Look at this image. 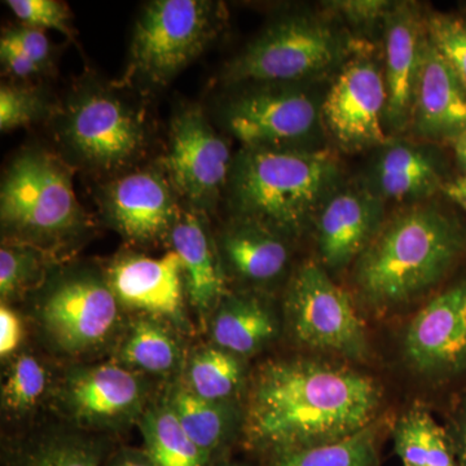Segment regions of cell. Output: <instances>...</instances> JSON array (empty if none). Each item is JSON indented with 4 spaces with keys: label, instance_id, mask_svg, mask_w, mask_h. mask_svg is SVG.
Instances as JSON below:
<instances>
[{
    "label": "cell",
    "instance_id": "1",
    "mask_svg": "<svg viewBox=\"0 0 466 466\" xmlns=\"http://www.w3.org/2000/svg\"><path fill=\"white\" fill-rule=\"evenodd\" d=\"M381 391L370 377L317 360L263 368L251 386L242 434L267 461L343 440L370 426Z\"/></svg>",
    "mask_w": 466,
    "mask_h": 466
},
{
    "label": "cell",
    "instance_id": "2",
    "mask_svg": "<svg viewBox=\"0 0 466 466\" xmlns=\"http://www.w3.org/2000/svg\"><path fill=\"white\" fill-rule=\"evenodd\" d=\"M465 249L458 220L434 205H412L385 220L359 257L355 285L377 308L403 305L440 283Z\"/></svg>",
    "mask_w": 466,
    "mask_h": 466
},
{
    "label": "cell",
    "instance_id": "3",
    "mask_svg": "<svg viewBox=\"0 0 466 466\" xmlns=\"http://www.w3.org/2000/svg\"><path fill=\"white\" fill-rule=\"evenodd\" d=\"M339 177V158L328 149L242 148L229 175V202L238 220L297 238L315 225Z\"/></svg>",
    "mask_w": 466,
    "mask_h": 466
},
{
    "label": "cell",
    "instance_id": "4",
    "mask_svg": "<svg viewBox=\"0 0 466 466\" xmlns=\"http://www.w3.org/2000/svg\"><path fill=\"white\" fill-rule=\"evenodd\" d=\"M330 14L279 18L227 66L225 81L293 85L339 72L361 45Z\"/></svg>",
    "mask_w": 466,
    "mask_h": 466
},
{
    "label": "cell",
    "instance_id": "5",
    "mask_svg": "<svg viewBox=\"0 0 466 466\" xmlns=\"http://www.w3.org/2000/svg\"><path fill=\"white\" fill-rule=\"evenodd\" d=\"M8 232L29 241L60 240L84 223L69 170L42 150H27L9 167L0 192Z\"/></svg>",
    "mask_w": 466,
    "mask_h": 466
},
{
    "label": "cell",
    "instance_id": "6",
    "mask_svg": "<svg viewBox=\"0 0 466 466\" xmlns=\"http://www.w3.org/2000/svg\"><path fill=\"white\" fill-rule=\"evenodd\" d=\"M220 18L210 2H150L135 26L128 72L147 84H168L213 41Z\"/></svg>",
    "mask_w": 466,
    "mask_h": 466
},
{
    "label": "cell",
    "instance_id": "7",
    "mask_svg": "<svg viewBox=\"0 0 466 466\" xmlns=\"http://www.w3.org/2000/svg\"><path fill=\"white\" fill-rule=\"evenodd\" d=\"M288 323L294 339L309 348L350 359L368 354L366 327L351 297L320 263H305L287 293Z\"/></svg>",
    "mask_w": 466,
    "mask_h": 466
},
{
    "label": "cell",
    "instance_id": "8",
    "mask_svg": "<svg viewBox=\"0 0 466 466\" xmlns=\"http://www.w3.org/2000/svg\"><path fill=\"white\" fill-rule=\"evenodd\" d=\"M321 104L296 86L271 85L232 100L225 121L244 148L319 149L324 130Z\"/></svg>",
    "mask_w": 466,
    "mask_h": 466
},
{
    "label": "cell",
    "instance_id": "9",
    "mask_svg": "<svg viewBox=\"0 0 466 466\" xmlns=\"http://www.w3.org/2000/svg\"><path fill=\"white\" fill-rule=\"evenodd\" d=\"M386 103L382 66L361 43L325 95L324 130L346 152L380 148L390 140L385 128Z\"/></svg>",
    "mask_w": 466,
    "mask_h": 466
},
{
    "label": "cell",
    "instance_id": "10",
    "mask_svg": "<svg viewBox=\"0 0 466 466\" xmlns=\"http://www.w3.org/2000/svg\"><path fill=\"white\" fill-rule=\"evenodd\" d=\"M61 135L67 148L96 170L127 167L147 146L140 113L103 91L86 92L70 104Z\"/></svg>",
    "mask_w": 466,
    "mask_h": 466
},
{
    "label": "cell",
    "instance_id": "11",
    "mask_svg": "<svg viewBox=\"0 0 466 466\" xmlns=\"http://www.w3.org/2000/svg\"><path fill=\"white\" fill-rule=\"evenodd\" d=\"M119 306L108 280L90 274L73 275L48 290L41 306V321L58 349L82 354L115 333Z\"/></svg>",
    "mask_w": 466,
    "mask_h": 466
},
{
    "label": "cell",
    "instance_id": "12",
    "mask_svg": "<svg viewBox=\"0 0 466 466\" xmlns=\"http://www.w3.org/2000/svg\"><path fill=\"white\" fill-rule=\"evenodd\" d=\"M228 144L213 130L198 106L177 113L165 158L168 180L193 207L208 208L228 183L232 170Z\"/></svg>",
    "mask_w": 466,
    "mask_h": 466
},
{
    "label": "cell",
    "instance_id": "13",
    "mask_svg": "<svg viewBox=\"0 0 466 466\" xmlns=\"http://www.w3.org/2000/svg\"><path fill=\"white\" fill-rule=\"evenodd\" d=\"M404 355L422 376H452L465 370L466 280L417 312L404 336Z\"/></svg>",
    "mask_w": 466,
    "mask_h": 466
},
{
    "label": "cell",
    "instance_id": "14",
    "mask_svg": "<svg viewBox=\"0 0 466 466\" xmlns=\"http://www.w3.org/2000/svg\"><path fill=\"white\" fill-rule=\"evenodd\" d=\"M146 400L139 373L119 363L76 368L61 389L64 407L85 428H121L143 412Z\"/></svg>",
    "mask_w": 466,
    "mask_h": 466
},
{
    "label": "cell",
    "instance_id": "15",
    "mask_svg": "<svg viewBox=\"0 0 466 466\" xmlns=\"http://www.w3.org/2000/svg\"><path fill=\"white\" fill-rule=\"evenodd\" d=\"M426 39V17L413 2L394 3L382 29L385 76V128L401 134L410 128Z\"/></svg>",
    "mask_w": 466,
    "mask_h": 466
},
{
    "label": "cell",
    "instance_id": "16",
    "mask_svg": "<svg viewBox=\"0 0 466 466\" xmlns=\"http://www.w3.org/2000/svg\"><path fill=\"white\" fill-rule=\"evenodd\" d=\"M385 223V201L360 186L336 189L315 220L320 265L345 268L357 262Z\"/></svg>",
    "mask_w": 466,
    "mask_h": 466
},
{
    "label": "cell",
    "instance_id": "17",
    "mask_svg": "<svg viewBox=\"0 0 466 466\" xmlns=\"http://www.w3.org/2000/svg\"><path fill=\"white\" fill-rule=\"evenodd\" d=\"M174 191L171 183L155 171L125 175L106 189V214L127 240H158L173 231L180 216Z\"/></svg>",
    "mask_w": 466,
    "mask_h": 466
},
{
    "label": "cell",
    "instance_id": "18",
    "mask_svg": "<svg viewBox=\"0 0 466 466\" xmlns=\"http://www.w3.org/2000/svg\"><path fill=\"white\" fill-rule=\"evenodd\" d=\"M408 130L431 142H456L466 133V88L429 39Z\"/></svg>",
    "mask_w": 466,
    "mask_h": 466
},
{
    "label": "cell",
    "instance_id": "19",
    "mask_svg": "<svg viewBox=\"0 0 466 466\" xmlns=\"http://www.w3.org/2000/svg\"><path fill=\"white\" fill-rule=\"evenodd\" d=\"M108 283L121 306L152 317L177 319L182 315L186 281L177 251L161 258L122 257L110 267Z\"/></svg>",
    "mask_w": 466,
    "mask_h": 466
},
{
    "label": "cell",
    "instance_id": "20",
    "mask_svg": "<svg viewBox=\"0 0 466 466\" xmlns=\"http://www.w3.org/2000/svg\"><path fill=\"white\" fill-rule=\"evenodd\" d=\"M367 188L382 201H424L443 191L441 158L424 144L390 139L377 148Z\"/></svg>",
    "mask_w": 466,
    "mask_h": 466
},
{
    "label": "cell",
    "instance_id": "21",
    "mask_svg": "<svg viewBox=\"0 0 466 466\" xmlns=\"http://www.w3.org/2000/svg\"><path fill=\"white\" fill-rule=\"evenodd\" d=\"M170 238L174 251L182 259L189 299L198 311H210L222 302L225 276L200 217L195 213L180 214Z\"/></svg>",
    "mask_w": 466,
    "mask_h": 466
},
{
    "label": "cell",
    "instance_id": "22",
    "mask_svg": "<svg viewBox=\"0 0 466 466\" xmlns=\"http://www.w3.org/2000/svg\"><path fill=\"white\" fill-rule=\"evenodd\" d=\"M222 249L235 275L254 284L276 280L290 257L284 238L244 220H238L223 233Z\"/></svg>",
    "mask_w": 466,
    "mask_h": 466
},
{
    "label": "cell",
    "instance_id": "23",
    "mask_svg": "<svg viewBox=\"0 0 466 466\" xmlns=\"http://www.w3.org/2000/svg\"><path fill=\"white\" fill-rule=\"evenodd\" d=\"M276 332L278 324L271 309L253 296L222 299L211 325L216 346L238 358L258 352L275 339Z\"/></svg>",
    "mask_w": 466,
    "mask_h": 466
},
{
    "label": "cell",
    "instance_id": "24",
    "mask_svg": "<svg viewBox=\"0 0 466 466\" xmlns=\"http://www.w3.org/2000/svg\"><path fill=\"white\" fill-rule=\"evenodd\" d=\"M110 455L101 438L54 431L9 447L3 466H104Z\"/></svg>",
    "mask_w": 466,
    "mask_h": 466
},
{
    "label": "cell",
    "instance_id": "25",
    "mask_svg": "<svg viewBox=\"0 0 466 466\" xmlns=\"http://www.w3.org/2000/svg\"><path fill=\"white\" fill-rule=\"evenodd\" d=\"M168 404L186 433L213 462L227 459V444L235 426V415L228 401L202 400L183 383L171 392Z\"/></svg>",
    "mask_w": 466,
    "mask_h": 466
},
{
    "label": "cell",
    "instance_id": "26",
    "mask_svg": "<svg viewBox=\"0 0 466 466\" xmlns=\"http://www.w3.org/2000/svg\"><path fill=\"white\" fill-rule=\"evenodd\" d=\"M140 429L144 450L155 466H211L208 458L180 425L170 404L143 413Z\"/></svg>",
    "mask_w": 466,
    "mask_h": 466
},
{
    "label": "cell",
    "instance_id": "27",
    "mask_svg": "<svg viewBox=\"0 0 466 466\" xmlns=\"http://www.w3.org/2000/svg\"><path fill=\"white\" fill-rule=\"evenodd\" d=\"M394 441L403 466H460L450 434L422 408L401 417Z\"/></svg>",
    "mask_w": 466,
    "mask_h": 466
},
{
    "label": "cell",
    "instance_id": "28",
    "mask_svg": "<svg viewBox=\"0 0 466 466\" xmlns=\"http://www.w3.org/2000/svg\"><path fill=\"white\" fill-rule=\"evenodd\" d=\"M179 359V346L174 337L153 319L135 321L118 350L121 366L152 375L173 372Z\"/></svg>",
    "mask_w": 466,
    "mask_h": 466
},
{
    "label": "cell",
    "instance_id": "29",
    "mask_svg": "<svg viewBox=\"0 0 466 466\" xmlns=\"http://www.w3.org/2000/svg\"><path fill=\"white\" fill-rule=\"evenodd\" d=\"M266 466H379L377 433L368 426L343 440L284 453Z\"/></svg>",
    "mask_w": 466,
    "mask_h": 466
},
{
    "label": "cell",
    "instance_id": "30",
    "mask_svg": "<svg viewBox=\"0 0 466 466\" xmlns=\"http://www.w3.org/2000/svg\"><path fill=\"white\" fill-rule=\"evenodd\" d=\"M241 381L238 357L214 346L201 350L191 359L184 385L202 400L226 403L238 390Z\"/></svg>",
    "mask_w": 466,
    "mask_h": 466
},
{
    "label": "cell",
    "instance_id": "31",
    "mask_svg": "<svg viewBox=\"0 0 466 466\" xmlns=\"http://www.w3.org/2000/svg\"><path fill=\"white\" fill-rule=\"evenodd\" d=\"M48 375L39 359L23 354L12 361L2 388L3 406L15 415L32 410L47 390Z\"/></svg>",
    "mask_w": 466,
    "mask_h": 466
},
{
    "label": "cell",
    "instance_id": "32",
    "mask_svg": "<svg viewBox=\"0 0 466 466\" xmlns=\"http://www.w3.org/2000/svg\"><path fill=\"white\" fill-rule=\"evenodd\" d=\"M429 42L466 88V20L452 14L434 12L426 17Z\"/></svg>",
    "mask_w": 466,
    "mask_h": 466
},
{
    "label": "cell",
    "instance_id": "33",
    "mask_svg": "<svg viewBox=\"0 0 466 466\" xmlns=\"http://www.w3.org/2000/svg\"><path fill=\"white\" fill-rule=\"evenodd\" d=\"M38 253L32 245H3L0 250V296L3 300L17 296L41 275Z\"/></svg>",
    "mask_w": 466,
    "mask_h": 466
},
{
    "label": "cell",
    "instance_id": "34",
    "mask_svg": "<svg viewBox=\"0 0 466 466\" xmlns=\"http://www.w3.org/2000/svg\"><path fill=\"white\" fill-rule=\"evenodd\" d=\"M45 99L33 88L2 86L0 88V130H16L41 118Z\"/></svg>",
    "mask_w": 466,
    "mask_h": 466
},
{
    "label": "cell",
    "instance_id": "35",
    "mask_svg": "<svg viewBox=\"0 0 466 466\" xmlns=\"http://www.w3.org/2000/svg\"><path fill=\"white\" fill-rule=\"evenodd\" d=\"M394 3L386 0H339L327 3L325 8L339 18L343 26L354 27L359 33H372L385 25Z\"/></svg>",
    "mask_w": 466,
    "mask_h": 466
},
{
    "label": "cell",
    "instance_id": "36",
    "mask_svg": "<svg viewBox=\"0 0 466 466\" xmlns=\"http://www.w3.org/2000/svg\"><path fill=\"white\" fill-rule=\"evenodd\" d=\"M7 5L24 25L36 29H54L70 34L69 11L56 0H8Z\"/></svg>",
    "mask_w": 466,
    "mask_h": 466
},
{
    "label": "cell",
    "instance_id": "37",
    "mask_svg": "<svg viewBox=\"0 0 466 466\" xmlns=\"http://www.w3.org/2000/svg\"><path fill=\"white\" fill-rule=\"evenodd\" d=\"M2 39L11 43L12 46L25 54L30 60L38 64L42 69L47 66L51 54V45L47 36H46L45 30L24 25L9 30L2 36Z\"/></svg>",
    "mask_w": 466,
    "mask_h": 466
},
{
    "label": "cell",
    "instance_id": "38",
    "mask_svg": "<svg viewBox=\"0 0 466 466\" xmlns=\"http://www.w3.org/2000/svg\"><path fill=\"white\" fill-rule=\"evenodd\" d=\"M23 337L24 327L20 317L8 306L2 305L0 308V357L5 359L15 354L20 348Z\"/></svg>",
    "mask_w": 466,
    "mask_h": 466
},
{
    "label": "cell",
    "instance_id": "39",
    "mask_svg": "<svg viewBox=\"0 0 466 466\" xmlns=\"http://www.w3.org/2000/svg\"><path fill=\"white\" fill-rule=\"evenodd\" d=\"M0 57H2L5 69L12 76H18V78H27V76L36 75L42 70L38 64L34 63L25 54H23L5 39L0 41Z\"/></svg>",
    "mask_w": 466,
    "mask_h": 466
},
{
    "label": "cell",
    "instance_id": "40",
    "mask_svg": "<svg viewBox=\"0 0 466 466\" xmlns=\"http://www.w3.org/2000/svg\"><path fill=\"white\" fill-rule=\"evenodd\" d=\"M104 466H155L146 450L121 449L112 452Z\"/></svg>",
    "mask_w": 466,
    "mask_h": 466
},
{
    "label": "cell",
    "instance_id": "41",
    "mask_svg": "<svg viewBox=\"0 0 466 466\" xmlns=\"http://www.w3.org/2000/svg\"><path fill=\"white\" fill-rule=\"evenodd\" d=\"M450 438L459 465L466 466V404L462 412L460 413L455 431L450 435Z\"/></svg>",
    "mask_w": 466,
    "mask_h": 466
},
{
    "label": "cell",
    "instance_id": "42",
    "mask_svg": "<svg viewBox=\"0 0 466 466\" xmlns=\"http://www.w3.org/2000/svg\"><path fill=\"white\" fill-rule=\"evenodd\" d=\"M443 192L453 201L466 200V175L444 184Z\"/></svg>",
    "mask_w": 466,
    "mask_h": 466
},
{
    "label": "cell",
    "instance_id": "43",
    "mask_svg": "<svg viewBox=\"0 0 466 466\" xmlns=\"http://www.w3.org/2000/svg\"><path fill=\"white\" fill-rule=\"evenodd\" d=\"M453 146H455L456 158H458L460 167L464 168L466 175V133L453 142Z\"/></svg>",
    "mask_w": 466,
    "mask_h": 466
},
{
    "label": "cell",
    "instance_id": "44",
    "mask_svg": "<svg viewBox=\"0 0 466 466\" xmlns=\"http://www.w3.org/2000/svg\"><path fill=\"white\" fill-rule=\"evenodd\" d=\"M211 466H238V465L233 464V462L229 461L228 459H223V460H219V461L214 462V464Z\"/></svg>",
    "mask_w": 466,
    "mask_h": 466
},
{
    "label": "cell",
    "instance_id": "45",
    "mask_svg": "<svg viewBox=\"0 0 466 466\" xmlns=\"http://www.w3.org/2000/svg\"><path fill=\"white\" fill-rule=\"evenodd\" d=\"M456 204H459L460 207H461L462 208H464V210L466 211V200H460V201H456Z\"/></svg>",
    "mask_w": 466,
    "mask_h": 466
}]
</instances>
